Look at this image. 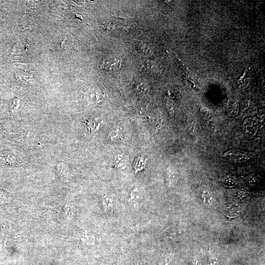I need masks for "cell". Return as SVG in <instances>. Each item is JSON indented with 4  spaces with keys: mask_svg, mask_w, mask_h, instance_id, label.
Listing matches in <instances>:
<instances>
[{
    "mask_svg": "<svg viewBox=\"0 0 265 265\" xmlns=\"http://www.w3.org/2000/svg\"><path fill=\"white\" fill-rule=\"evenodd\" d=\"M145 161L141 158H138L135 161L134 164V169L135 172H138L142 170L145 167Z\"/></svg>",
    "mask_w": 265,
    "mask_h": 265,
    "instance_id": "obj_7",
    "label": "cell"
},
{
    "mask_svg": "<svg viewBox=\"0 0 265 265\" xmlns=\"http://www.w3.org/2000/svg\"><path fill=\"white\" fill-rule=\"evenodd\" d=\"M166 105L169 113L171 115H172L174 113V105L172 102L169 100H167Z\"/></svg>",
    "mask_w": 265,
    "mask_h": 265,
    "instance_id": "obj_8",
    "label": "cell"
},
{
    "mask_svg": "<svg viewBox=\"0 0 265 265\" xmlns=\"http://www.w3.org/2000/svg\"><path fill=\"white\" fill-rule=\"evenodd\" d=\"M114 163L117 168L125 167L127 163V158L123 155H118L114 159Z\"/></svg>",
    "mask_w": 265,
    "mask_h": 265,
    "instance_id": "obj_6",
    "label": "cell"
},
{
    "mask_svg": "<svg viewBox=\"0 0 265 265\" xmlns=\"http://www.w3.org/2000/svg\"><path fill=\"white\" fill-rule=\"evenodd\" d=\"M103 68L106 70H116L119 69L121 65V61L119 59H113L104 61Z\"/></svg>",
    "mask_w": 265,
    "mask_h": 265,
    "instance_id": "obj_3",
    "label": "cell"
},
{
    "mask_svg": "<svg viewBox=\"0 0 265 265\" xmlns=\"http://www.w3.org/2000/svg\"><path fill=\"white\" fill-rule=\"evenodd\" d=\"M145 87L144 85L140 84V85H139V86H138L137 90L139 92H141L142 91H145Z\"/></svg>",
    "mask_w": 265,
    "mask_h": 265,
    "instance_id": "obj_9",
    "label": "cell"
},
{
    "mask_svg": "<svg viewBox=\"0 0 265 265\" xmlns=\"http://www.w3.org/2000/svg\"><path fill=\"white\" fill-rule=\"evenodd\" d=\"M223 157H226L228 159H232V160H238L242 159H246L248 158L246 155L240 153H238L235 152L229 151L226 153H225L223 155Z\"/></svg>",
    "mask_w": 265,
    "mask_h": 265,
    "instance_id": "obj_4",
    "label": "cell"
},
{
    "mask_svg": "<svg viewBox=\"0 0 265 265\" xmlns=\"http://www.w3.org/2000/svg\"><path fill=\"white\" fill-rule=\"evenodd\" d=\"M88 101L93 104H101L105 99V95L99 90H92L87 95Z\"/></svg>",
    "mask_w": 265,
    "mask_h": 265,
    "instance_id": "obj_1",
    "label": "cell"
},
{
    "mask_svg": "<svg viewBox=\"0 0 265 265\" xmlns=\"http://www.w3.org/2000/svg\"><path fill=\"white\" fill-rule=\"evenodd\" d=\"M140 191L138 188H134L132 190L129 198L130 203L134 208H136L140 203L142 196Z\"/></svg>",
    "mask_w": 265,
    "mask_h": 265,
    "instance_id": "obj_2",
    "label": "cell"
},
{
    "mask_svg": "<svg viewBox=\"0 0 265 265\" xmlns=\"http://www.w3.org/2000/svg\"><path fill=\"white\" fill-rule=\"evenodd\" d=\"M103 204L105 211L107 213L112 212L113 211V201L108 195H104L103 199Z\"/></svg>",
    "mask_w": 265,
    "mask_h": 265,
    "instance_id": "obj_5",
    "label": "cell"
}]
</instances>
